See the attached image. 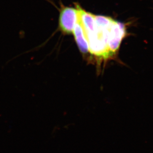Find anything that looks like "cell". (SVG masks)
<instances>
[{"instance_id": "1", "label": "cell", "mask_w": 153, "mask_h": 153, "mask_svg": "<svg viewBox=\"0 0 153 153\" xmlns=\"http://www.w3.org/2000/svg\"><path fill=\"white\" fill-rule=\"evenodd\" d=\"M95 27L87 34L88 52L94 56L98 71L101 66L116 58L126 34L125 25L108 16L95 15Z\"/></svg>"}, {"instance_id": "3", "label": "cell", "mask_w": 153, "mask_h": 153, "mask_svg": "<svg viewBox=\"0 0 153 153\" xmlns=\"http://www.w3.org/2000/svg\"><path fill=\"white\" fill-rule=\"evenodd\" d=\"M75 40L78 48L82 54H87L88 52V40L84 28L78 18L73 31Z\"/></svg>"}, {"instance_id": "2", "label": "cell", "mask_w": 153, "mask_h": 153, "mask_svg": "<svg viewBox=\"0 0 153 153\" xmlns=\"http://www.w3.org/2000/svg\"><path fill=\"white\" fill-rule=\"evenodd\" d=\"M78 20L76 7H64L60 12L59 25L61 32L65 34L72 33Z\"/></svg>"}]
</instances>
